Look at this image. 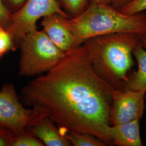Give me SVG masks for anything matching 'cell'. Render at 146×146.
Returning <instances> with one entry per match:
<instances>
[{
  "mask_svg": "<svg viewBox=\"0 0 146 146\" xmlns=\"http://www.w3.org/2000/svg\"><path fill=\"white\" fill-rule=\"evenodd\" d=\"M15 134L12 131L0 127V146H11Z\"/></svg>",
  "mask_w": 146,
  "mask_h": 146,
  "instance_id": "18",
  "label": "cell"
},
{
  "mask_svg": "<svg viewBox=\"0 0 146 146\" xmlns=\"http://www.w3.org/2000/svg\"><path fill=\"white\" fill-rule=\"evenodd\" d=\"M42 117L35 110L25 108L14 84L3 86L0 90V127L19 133L27 131Z\"/></svg>",
  "mask_w": 146,
  "mask_h": 146,
  "instance_id": "5",
  "label": "cell"
},
{
  "mask_svg": "<svg viewBox=\"0 0 146 146\" xmlns=\"http://www.w3.org/2000/svg\"><path fill=\"white\" fill-rule=\"evenodd\" d=\"M112 88L95 72L85 43L22 89L25 104L62 131L88 133L114 146L110 135Z\"/></svg>",
  "mask_w": 146,
  "mask_h": 146,
  "instance_id": "1",
  "label": "cell"
},
{
  "mask_svg": "<svg viewBox=\"0 0 146 146\" xmlns=\"http://www.w3.org/2000/svg\"><path fill=\"white\" fill-rule=\"evenodd\" d=\"M146 10V0H134L119 11L125 14L132 15Z\"/></svg>",
  "mask_w": 146,
  "mask_h": 146,
  "instance_id": "16",
  "label": "cell"
},
{
  "mask_svg": "<svg viewBox=\"0 0 146 146\" xmlns=\"http://www.w3.org/2000/svg\"><path fill=\"white\" fill-rule=\"evenodd\" d=\"M67 17L52 14L44 16L41 25L52 43L64 53L75 48V38L69 28Z\"/></svg>",
  "mask_w": 146,
  "mask_h": 146,
  "instance_id": "8",
  "label": "cell"
},
{
  "mask_svg": "<svg viewBox=\"0 0 146 146\" xmlns=\"http://www.w3.org/2000/svg\"><path fill=\"white\" fill-rule=\"evenodd\" d=\"M110 135L114 146H142L140 120L110 125Z\"/></svg>",
  "mask_w": 146,
  "mask_h": 146,
  "instance_id": "10",
  "label": "cell"
},
{
  "mask_svg": "<svg viewBox=\"0 0 146 146\" xmlns=\"http://www.w3.org/2000/svg\"><path fill=\"white\" fill-rule=\"evenodd\" d=\"M69 28L75 38V48L89 38L118 33L142 35L146 31V13L123 14L110 5L90 2L82 14L67 19Z\"/></svg>",
  "mask_w": 146,
  "mask_h": 146,
  "instance_id": "3",
  "label": "cell"
},
{
  "mask_svg": "<svg viewBox=\"0 0 146 146\" xmlns=\"http://www.w3.org/2000/svg\"><path fill=\"white\" fill-rule=\"evenodd\" d=\"M43 143L27 130L15 133L11 146H43Z\"/></svg>",
  "mask_w": 146,
  "mask_h": 146,
  "instance_id": "14",
  "label": "cell"
},
{
  "mask_svg": "<svg viewBox=\"0 0 146 146\" xmlns=\"http://www.w3.org/2000/svg\"><path fill=\"white\" fill-rule=\"evenodd\" d=\"M134 0H111L110 5L116 9L119 10L121 8L129 4Z\"/></svg>",
  "mask_w": 146,
  "mask_h": 146,
  "instance_id": "20",
  "label": "cell"
},
{
  "mask_svg": "<svg viewBox=\"0 0 146 146\" xmlns=\"http://www.w3.org/2000/svg\"><path fill=\"white\" fill-rule=\"evenodd\" d=\"M140 44L146 49V31L140 35Z\"/></svg>",
  "mask_w": 146,
  "mask_h": 146,
  "instance_id": "21",
  "label": "cell"
},
{
  "mask_svg": "<svg viewBox=\"0 0 146 146\" xmlns=\"http://www.w3.org/2000/svg\"><path fill=\"white\" fill-rule=\"evenodd\" d=\"M67 137L75 146H106V144L98 137L88 133L67 132Z\"/></svg>",
  "mask_w": 146,
  "mask_h": 146,
  "instance_id": "13",
  "label": "cell"
},
{
  "mask_svg": "<svg viewBox=\"0 0 146 146\" xmlns=\"http://www.w3.org/2000/svg\"><path fill=\"white\" fill-rule=\"evenodd\" d=\"M18 48L11 33L0 27V58L10 51H14Z\"/></svg>",
  "mask_w": 146,
  "mask_h": 146,
  "instance_id": "15",
  "label": "cell"
},
{
  "mask_svg": "<svg viewBox=\"0 0 146 146\" xmlns=\"http://www.w3.org/2000/svg\"><path fill=\"white\" fill-rule=\"evenodd\" d=\"M137 62V70L128 77L127 88L146 93V49L139 44L133 51Z\"/></svg>",
  "mask_w": 146,
  "mask_h": 146,
  "instance_id": "11",
  "label": "cell"
},
{
  "mask_svg": "<svg viewBox=\"0 0 146 146\" xmlns=\"http://www.w3.org/2000/svg\"><path fill=\"white\" fill-rule=\"evenodd\" d=\"M21 50L19 75L34 76L47 73L66 55L46 33L35 29L27 34L19 43Z\"/></svg>",
  "mask_w": 146,
  "mask_h": 146,
  "instance_id": "4",
  "label": "cell"
},
{
  "mask_svg": "<svg viewBox=\"0 0 146 146\" xmlns=\"http://www.w3.org/2000/svg\"><path fill=\"white\" fill-rule=\"evenodd\" d=\"M84 43L88 48L95 72L113 89L127 88L128 72L135 65L133 51L140 43V35L118 33L94 37Z\"/></svg>",
  "mask_w": 146,
  "mask_h": 146,
  "instance_id": "2",
  "label": "cell"
},
{
  "mask_svg": "<svg viewBox=\"0 0 146 146\" xmlns=\"http://www.w3.org/2000/svg\"><path fill=\"white\" fill-rule=\"evenodd\" d=\"M61 8L69 17H78L86 11L90 3V0H57Z\"/></svg>",
  "mask_w": 146,
  "mask_h": 146,
  "instance_id": "12",
  "label": "cell"
},
{
  "mask_svg": "<svg viewBox=\"0 0 146 146\" xmlns=\"http://www.w3.org/2000/svg\"><path fill=\"white\" fill-rule=\"evenodd\" d=\"M12 13L3 0H0V27L8 29L11 24Z\"/></svg>",
  "mask_w": 146,
  "mask_h": 146,
  "instance_id": "17",
  "label": "cell"
},
{
  "mask_svg": "<svg viewBox=\"0 0 146 146\" xmlns=\"http://www.w3.org/2000/svg\"><path fill=\"white\" fill-rule=\"evenodd\" d=\"M90 2H95L100 4L110 5L111 0H90Z\"/></svg>",
  "mask_w": 146,
  "mask_h": 146,
  "instance_id": "22",
  "label": "cell"
},
{
  "mask_svg": "<svg viewBox=\"0 0 146 146\" xmlns=\"http://www.w3.org/2000/svg\"><path fill=\"white\" fill-rule=\"evenodd\" d=\"M12 13L18 11L27 0H3Z\"/></svg>",
  "mask_w": 146,
  "mask_h": 146,
  "instance_id": "19",
  "label": "cell"
},
{
  "mask_svg": "<svg viewBox=\"0 0 146 146\" xmlns=\"http://www.w3.org/2000/svg\"><path fill=\"white\" fill-rule=\"evenodd\" d=\"M146 93L126 88L113 89L110 113V125L142 118L145 109Z\"/></svg>",
  "mask_w": 146,
  "mask_h": 146,
  "instance_id": "7",
  "label": "cell"
},
{
  "mask_svg": "<svg viewBox=\"0 0 146 146\" xmlns=\"http://www.w3.org/2000/svg\"><path fill=\"white\" fill-rule=\"evenodd\" d=\"M29 131L47 146H69L72 144L67 133L58 129L56 124L47 117H43L34 125L29 127Z\"/></svg>",
  "mask_w": 146,
  "mask_h": 146,
  "instance_id": "9",
  "label": "cell"
},
{
  "mask_svg": "<svg viewBox=\"0 0 146 146\" xmlns=\"http://www.w3.org/2000/svg\"><path fill=\"white\" fill-rule=\"evenodd\" d=\"M55 13L70 19L57 0H27L18 11L12 13L11 26L7 30L18 47L27 34L37 29V21L40 18Z\"/></svg>",
  "mask_w": 146,
  "mask_h": 146,
  "instance_id": "6",
  "label": "cell"
}]
</instances>
